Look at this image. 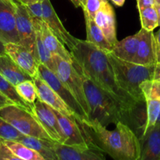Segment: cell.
<instances>
[{"instance_id": "27", "label": "cell", "mask_w": 160, "mask_h": 160, "mask_svg": "<svg viewBox=\"0 0 160 160\" xmlns=\"http://www.w3.org/2000/svg\"><path fill=\"white\" fill-rule=\"evenodd\" d=\"M17 93L25 102L33 106L38 98L37 90L33 80L24 81L15 86Z\"/></svg>"}, {"instance_id": "9", "label": "cell", "mask_w": 160, "mask_h": 160, "mask_svg": "<svg viewBox=\"0 0 160 160\" xmlns=\"http://www.w3.org/2000/svg\"><path fill=\"white\" fill-rule=\"evenodd\" d=\"M144 95L147 112V121L142 134L156 123L160 112V81L152 79L144 81L141 84Z\"/></svg>"}, {"instance_id": "41", "label": "cell", "mask_w": 160, "mask_h": 160, "mask_svg": "<svg viewBox=\"0 0 160 160\" xmlns=\"http://www.w3.org/2000/svg\"><path fill=\"white\" fill-rule=\"evenodd\" d=\"M71 2L73 3L74 6H75L76 8L81 7V2H80L79 0H71Z\"/></svg>"}, {"instance_id": "36", "label": "cell", "mask_w": 160, "mask_h": 160, "mask_svg": "<svg viewBox=\"0 0 160 160\" xmlns=\"http://www.w3.org/2000/svg\"><path fill=\"white\" fill-rule=\"evenodd\" d=\"M153 79L160 81V63L155 64V72H154Z\"/></svg>"}, {"instance_id": "30", "label": "cell", "mask_w": 160, "mask_h": 160, "mask_svg": "<svg viewBox=\"0 0 160 160\" xmlns=\"http://www.w3.org/2000/svg\"><path fill=\"white\" fill-rule=\"evenodd\" d=\"M108 0H86L84 6H83L84 14L93 20L97 11Z\"/></svg>"}, {"instance_id": "22", "label": "cell", "mask_w": 160, "mask_h": 160, "mask_svg": "<svg viewBox=\"0 0 160 160\" xmlns=\"http://www.w3.org/2000/svg\"><path fill=\"white\" fill-rule=\"evenodd\" d=\"M139 43V33L118 41L111 50V53L122 60L133 62Z\"/></svg>"}, {"instance_id": "24", "label": "cell", "mask_w": 160, "mask_h": 160, "mask_svg": "<svg viewBox=\"0 0 160 160\" xmlns=\"http://www.w3.org/2000/svg\"><path fill=\"white\" fill-rule=\"evenodd\" d=\"M32 21L35 29L36 58L39 63L43 64L47 68L54 72L55 62L53 59V55L46 48L41 35V23L42 21H38V20H32Z\"/></svg>"}, {"instance_id": "44", "label": "cell", "mask_w": 160, "mask_h": 160, "mask_svg": "<svg viewBox=\"0 0 160 160\" xmlns=\"http://www.w3.org/2000/svg\"><path fill=\"white\" fill-rule=\"evenodd\" d=\"M155 3H157V4L160 5V0H155Z\"/></svg>"}, {"instance_id": "1", "label": "cell", "mask_w": 160, "mask_h": 160, "mask_svg": "<svg viewBox=\"0 0 160 160\" xmlns=\"http://www.w3.org/2000/svg\"><path fill=\"white\" fill-rule=\"evenodd\" d=\"M70 52L73 58V66L80 74L90 79L97 86L131 107L139 108L146 105L145 102H136L119 88L107 52L86 40L80 39Z\"/></svg>"}, {"instance_id": "42", "label": "cell", "mask_w": 160, "mask_h": 160, "mask_svg": "<svg viewBox=\"0 0 160 160\" xmlns=\"http://www.w3.org/2000/svg\"><path fill=\"white\" fill-rule=\"evenodd\" d=\"M79 1H80V2H81V7L83 8V6H84L85 2H86V0H79Z\"/></svg>"}, {"instance_id": "13", "label": "cell", "mask_w": 160, "mask_h": 160, "mask_svg": "<svg viewBox=\"0 0 160 160\" xmlns=\"http://www.w3.org/2000/svg\"><path fill=\"white\" fill-rule=\"evenodd\" d=\"M6 53L32 78L38 76L39 62L36 56L26 47L19 43L5 44Z\"/></svg>"}, {"instance_id": "4", "label": "cell", "mask_w": 160, "mask_h": 160, "mask_svg": "<svg viewBox=\"0 0 160 160\" xmlns=\"http://www.w3.org/2000/svg\"><path fill=\"white\" fill-rule=\"evenodd\" d=\"M0 117L18 130L24 135L44 139H53L45 131L32 111L17 104L0 109Z\"/></svg>"}, {"instance_id": "3", "label": "cell", "mask_w": 160, "mask_h": 160, "mask_svg": "<svg viewBox=\"0 0 160 160\" xmlns=\"http://www.w3.org/2000/svg\"><path fill=\"white\" fill-rule=\"evenodd\" d=\"M107 54L119 88L137 102H145L141 84L144 81L153 79L155 64L150 66L141 65L122 60L114 56L111 52H107Z\"/></svg>"}, {"instance_id": "40", "label": "cell", "mask_w": 160, "mask_h": 160, "mask_svg": "<svg viewBox=\"0 0 160 160\" xmlns=\"http://www.w3.org/2000/svg\"><path fill=\"white\" fill-rule=\"evenodd\" d=\"M6 54V48H5V43L0 40V55Z\"/></svg>"}, {"instance_id": "8", "label": "cell", "mask_w": 160, "mask_h": 160, "mask_svg": "<svg viewBox=\"0 0 160 160\" xmlns=\"http://www.w3.org/2000/svg\"><path fill=\"white\" fill-rule=\"evenodd\" d=\"M33 112L50 138L55 142L64 144L66 138L53 108L37 98L33 105Z\"/></svg>"}, {"instance_id": "32", "label": "cell", "mask_w": 160, "mask_h": 160, "mask_svg": "<svg viewBox=\"0 0 160 160\" xmlns=\"http://www.w3.org/2000/svg\"><path fill=\"white\" fill-rule=\"evenodd\" d=\"M0 160H19L5 143L4 139L2 138H0Z\"/></svg>"}, {"instance_id": "35", "label": "cell", "mask_w": 160, "mask_h": 160, "mask_svg": "<svg viewBox=\"0 0 160 160\" xmlns=\"http://www.w3.org/2000/svg\"><path fill=\"white\" fill-rule=\"evenodd\" d=\"M10 104H14V103L9 98H8L4 94L0 92V109L6 106H9Z\"/></svg>"}, {"instance_id": "6", "label": "cell", "mask_w": 160, "mask_h": 160, "mask_svg": "<svg viewBox=\"0 0 160 160\" xmlns=\"http://www.w3.org/2000/svg\"><path fill=\"white\" fill-rule=\"evenodd\" d=\"M38 77L47 83L53 91L61 97L63 101L69 106L76 116L77 120L80 123L84 121H89V117L86 115L83 107L70 92L67 86L58 78L56 73L47 68L43 64L39 63L38 68Z\"/></svg>"}, {"instance_id": "29", "label": "cell", "mask_w": 160, "mask_h": 160, "mask_svg": "<svg viewBox=\"0 0 160 160\" xmlns=\"http://www.w3.org/2000/svg\"><path fill=\"white\" fill-rule=\"evenodd\" d=\"M22 135V133L0 117V138L4 140L18 141Z\"/></svg>"}, {"instance_id": "19", "label": "cell", "mask_w": 160, "mask_h": 160, "mask_svg": "<svg viewBox=\"0 0 160 160\" xmlns=\"http://www.w3.org/2000/svg\"><path fill=\"white\" fill-rule=\"evenodd\" d=\"M0 74L15 86L24 81L33 80L6 53L0 55Z\"/></svg>"}, {"instance_id": "25", "label": "cell", "mask_w": 160, "mask_h": 160, "mask_svg": "<svg viewBox=\"0 0 160 160\" xmlns=\"http://www.w3.org/2000/svg\"><path fill=\"white\" fill-rule=\"evenodd\" d=\"M4 142L19 160H44L39 153L18 141L4 140Z\"/></svg>"}, {"instance_id": "33", "label": "cell", "mask_w": 160, "mask_h": 160, "mask_svg": "<svg viewBox=\"0 0 160 160\" xmlns=\"http://www.w3.org/2000/svg\"><path fill=\"white\" fill-rule=\"evenodd\" d=\"M154 36H155L156 63H160V29L155 34H154Z\"/></svg>"}, {"instance_id": "45", "label": "cell", "mask_w": 160, "mask_h": 160, "mask_svg": "<svg viewBox=\"0 0 160 160\" xmlns=\"http://www.w3.org/2000/svg\"><path fill=\"white\" fill-rule=\"evenodd\" d=\"M40 1H42V0H40Z\"/></svg>"}, {"instance_id": "12", "label": "cell", "mask_w": 160, "mask_h": 160, "mask_svg": "<svg viewBox=\"0 0 160 160\" xmlns=\"http://www.w3.org/2000/svg\"><path fill=\"white\" fill-rule=\"evenodd\" d=\"M42 4L43 9V21L48 25L54 35L68 48L69 51L72 50L78 43V39L72 35L64 28L59 17L55 12L50 0H42Z\"/></svg>"}, {"instance_id": "11", "label": "cell", "mask_w": 160, "mask_h": 160, "mask_svg": "<svg viewBox=\"0 0 160 160\" xmlns=\"http://www.w3.org/2000/svg\"><path fill=\"white\" fill-rule=\"evenodd\" d=\"M0 40L5 44H20L13 0H0Z\"/></svg>"}, {"instance_id": "34", "label": "cell", "mask_w": 160, "mask_h": 160, "mask_svg": "<svg viewBox=\"0 0 160 160\" xmlns=\"http://www.w3.org/2000/svg\"><path fill=\"white\" fill-rule=\"evenodd\" d=\"M155 5V0H136V7L138 11L145 8L152 7Z\"/></svg>"}, {"instance_id": "39", "label": "cell", "mask_w": 160, "mask_h": 160, "mask_svg": "<svg viewBox=\"0 0 160 160\" xmlns=\"http://www.w3.org/2000/svg\"><path fill=\"white\" fill-rule=\"evenodd\" d=\"M154 6H155V9H156L157 14H158V26L160 27V5L157 4V3H155Z\"/></svg>"}, {"instance_id": "38", "label": "cell", "mask_w": 160, "mask_h": 160, "mask_svg": "<svg viewBox=\"0 0 160 160\" xmlns=\"http://www.w3.org/2000/svg\"><path fill=\"white\" fill-rule=\"evenodd\" d=\"M110 1H111V2L115 5L116 6H122L125 3V0H110Z\"/></svg>"}, {"instance_id": "16", "label": "cell", "mask_w": 160, "mask_h": 160, "mask_svg": "<svg viewBox=\"0 0 160 160\" xmlns=\"http://www.w3.org/2000/svg\"><path fill=\"white\" fill-rule=\"evenodd\" d=\"M139 33L137 51L133 62L144 66L156 64L155 36L153 31H148L141 28Z\"/></svg>"}, {"instance_id": "10", "label": "cell", "mask_w": 160, "mask_h": 160, "mask_svg": "<svg viewBox=\"0 0 160 160\" xmlns=\"http://www.w3.org/2000/svg\"><path fill=\"white\" fill-rule=\"evenodd\" d=\"M16 9V23L20 44L26 47L36 56L35 29L25 5L13 0ZM38 60V59H37Z\"/></svg>"}, {"instance_id": "21", "label": "cell", "mask_w": 160, "mask_h": 160, "mask_svg": "<svg viewBox=\"0 0 160 160\" xmlns=\"http://www.w3.org/2000/svg\"><path fill=\"white\" fill-rule=\"evenodd\" d=\"M18 142H21L39 153L44 160H58L53 148V140L39 138L23 134Z\"/></svg>"}, {"instance_id": "17", "label": "cell", "mask_w": 160, "mask_h": 160, "mask_svg": "<svg viewBox=\"0 0 160 160\" xmlns=\"http://www.w3.org/2000/svg\"><path fill=\"white\" fill-rule=\"evenodd\" d=\"M94 21L102 30L104 34L111 46L114 47L118 42L116 37L115 13L108 1L105 2L100 8L94 17Z\"/></svg>"}, {"instance_id": "18", "label": "cell", "mask_w": 160, "mask_h": 160, "mask_svg": "<svg viewBox=\"0 0 160 160\" xmlns=\"http://www.w3.org/2000/svg\"><path fill=\"white\" fill-rule=\"evenodd\" d=\"M141 143L140 160H160V123L139 138Z\"/></svg>"}, {"instance_id": "5", "label": "cell", "mask_w": 160, "mask_h": 160, "mask_svg": "<svg viewBox=\"0 0 160 160\" xmlns=\"http://www.w3.org/2000/svg\"><path fill=\"white\" fill-rule=\"evenodd\" d=\"M53 59L55 62L54 73L67 86L89 117V109L85 95L82 75L78 73L72 62L65 60L61 56L53 55Z\"/></svg>"}, {"instance_id": "26", "label": "cell", "mask_w": 160, "mask_h": 160, "mask_svg": "<svg viewBox=\"0 0 160 160\" xmlns=\"http://www.w3.org/2000/svg\"><path fill=\"white\" fill-rule=\"evenodd\" d=\"M0 92L4 94L14 104L19 105L33 112V106L25 102L17 93L15 85L0 74Z\"/></svg>"}, {"instance_id": "23", "label": "cell", "mask_w": 160, "mask_h": 160, "mask_svg": "<svg viewBox=\"0 0 160 160\" xmlns=\"http://www.w3.org/2000/svg\"><path fill=\"white\" fill-rule=\"evenodd\" d=\"M84 16L86 21V41L103 51L107 52H111L113 47L106 38L102 30L97 26L94 20L90 19L86 14H84Z\"/></svg>"}, {"instance_id": "14", "label": "cell", "mask_w": 160, "mask_h": 160, "mask_svg": "<svg viewBox=\"0 0 160 160\" xmlns=\"http://www.w3.org/2000/svg\"><path fill=\"white\" fill-rule=\"evenodd\" d=\"M53 110L66 138L65 145H93L88 138L82 124L76 119L67 117L55 109Z\"/></svg>"}, {"instance_id": "2", "label": "cell", "mask_w": 160, "mask_h": 160, "mask_svg": "<svg viewBox=\"0 0 160 160\" xmlns=\"http://www.w3.org/2000/svg\"><path fill=\"white\" fill-rule=\"evenodd\" d=\"M94 145L115 160H140L141 143L136 133L125 123L119 122L113 131L97 122L81 123Z\"/></svg>"}, {"instance_id": "43", "label": "cell", "mask_w": 160, "mask_h": 160, "mask_svg": "<svg viewBox=\"0 0 160 160\" xmlns=\"http://www.w3.org/2000/svg\"><path fill=\"white\" fill-rule=\"evenodd\" d=\"M156 123H160V112H159V115H158V120H157Z\"/></svg>"}, {"instance_id": "20", "label": "cell", "mask_w": 160, "mask_h": 160, "mask_svg": "<svg viewBox=\"0 0 160 160\" xmlns=\"http://www.w3.org/2000/svg\"><path fill=\"white\" fill-rule=\"evenodd\" d=\"M41 35L44 44L52 54L57 55L73 64V58L71 52L67 50L65 45L57 38L56 36L54 35L48 25L44 21L41 23Z\"/></svg>"}, {"instance_id": "37", "label": "cell", "mask_w": 160, "mask_h": 160, "mask_svg": "<svg viewBox=\"0 0 160 160\" xmlns=\"http://www.w3.org/2000/svg\"><path fill=\"white\" fill-rule=\"evenodd\" d=\"M18 2H20L22 4L25 5V6H28V5L33 4V3L36 2L38 1H40V0H17Z\"/></svg>"}, {"instance_id": "31", "label": "cell", "mask_w": 160, "mask_h": 160, "mask_svg": "<svg viewBox=\"0 0 160 160\" xmlns=\"http://www.w3.org/2000/svg\"><path fill=\"white\" fill-rule=\"evenodd\" d=\"M26 7L31 20L43 21V9L42 1H38L33 4L28 5Z\"/></svg>"}, {"instance_id": "7", "label": "cell", "mask_w": 160, "mask_h": 160, "mask_svg": "<svg viewBox=\"0 0 160 160\" xmlns=\"http://www.w3.org/2000/svg\"><path fill=\"white\" fill-rule=\"evenodd\" d=\"M53 148L58 160H104L106 158L94 145H69L54 141Z\"/></svg>"}, {"instance_id": "15", "label": "cell", "mask_w": 160, "mask_h": 160, "mask_svg": "<svg viewBox=\"0 0 160 160\" xmlns=\"http://www.w3.org/2000/svg\"><path fill=\"white\" fill-rule=\"evenodd\" d=\"M35 84L36 90H37L38 98L48 106L53 108L55 110H57L61 113L77 120L76 116L73 112V111L69 108V106L63 101L62 98L52 89V88L47 84L45 81L41 79L39 77L33 78ZM78 121V120H77Z\"/></svg>"}, {"instance_id": "28", "label": "cell", "mask_w": 160, "mask_h": 160, "mask_svg": "<svg viewBox=\"0 0 160 160\" xmlns=\"http://www.w3.org/2000/svg\"><path fill=\"white\" fill-rule=\"evenodd\" d=\"M139 15L141 28L144 29L148 31H153L158 26V14L155 6L139 10Z\"/></svg>"}]
</instances>
